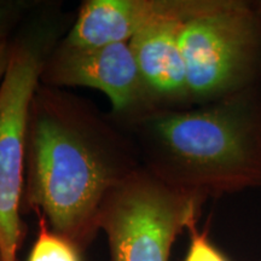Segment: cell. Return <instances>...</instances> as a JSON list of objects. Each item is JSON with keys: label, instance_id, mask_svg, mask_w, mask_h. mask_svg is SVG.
I'll use <instances>...</instances> for the list:
<instances>
[{"label": "cell", "instance_id": "6da1fadb", "mask_svg": "<svg viewBox=\"0 0 261 261\" xmlns=\"http://www.w3.org/2000/svg\"><path fill=\"white\" fill-rule=\"evenodd\" d=\"M132 139L92 108L39 85L28 117L23 202L84 252L99 231L104 198L142 163Z\"/></svg>", "mask_w": 261, "mask_h": 261}, {"label": "cell", "instance_id": "7a4b0ae2", "mask_svg": "<svg viewBox=\"0 0 261 261\" xmlns=\"http://www.w3.org/2000/svg\"><path fill=\"white\" fill-rule=\"evenodd\" d=\"M129 120L142 165L172 187L208 198L261 188V86Z\"/></svg>", "mask_w": 261, "mask_h": 261}, {"label": "cell", "instance_id": "3957f363", "mask_svg": "<svg viewBox=\"0 0 261 261\" xmlns=\"http://www.w3.org/2000/svg\"><path fill=\"white\" fill-rule=\"evenodd\" d=\"M179 46L191 107L261 86L255 0H197L181 22Z\"/></svg>", "mask_w": 261, "mask_h": 261}, {"label": "cell", "instance_id": "277c9868", "mask_svg": "<svg viewBox=\"0 0 261 261\" xmlns=\"http://www.w3.org/2000/svg\"><path fill=\"white\" fill-rule=\"evenodd\" d=\"M207 200L139 166L100 207L98 225L107 234L110 261H169L177 237L197 223Z\"/></svg>", "mask_w": 261, "mask_h": 261}, {"label": "cell", "instance_id": "5b68a950", "mask_svg": "<svg viewBox=\"0 0 261 261\" xmlns=\"http://www.w3.org/2000/svg\"><path fill=\"white\" fill-rule=\"evenodd\" d=\"M45 60L41 40L27 38L14 42L0 84V250L4 261H18L24 237L19 211L23 202L28 117Z\"/></svg>", "mask_w": 261, "mask_h": 261}, {"label": "cell", "instance_id": "8992f818", "mask_svg": "<svg viewBox=\"0 0 261 261\" xmlns=\"http://www.w3.org/2000/svg\"><path fill=\"white\" fill-rule=\"evenodd\" d=\"M41 83L55 87H90L109 98L113 112L127 119L152 108L128 42L79 47L62 42L45 60Z\"/></svg>", "mask_w": 261, "mask_h": 261}, {"label": "cell", "instance_id": "52a82bcc", "mask_svg": "<svg viewBox=\"0 0 261 261\" xmlns=\"http://www.w3.org/2000/svg\"><path fill=\"white\" fill-rule=\"evenodd\" d=\"M196 0H89L63 42L94 47L128 42L137 33L173 17H185Z\"/></svg>", "mask_w": 261, "mask_h": 261}, {"label": "cell", "instance_id": "ba28073f", "mask_svg": "<svg viewBox=\"0 0 261 261\" xmlns=\"http://www.w3.org/2000/svg\"><path fill=\"white\" fill-rule=\"evenodd\" d=\"M191 12L185 17L158 22L137 33L128 41L152 112L191 107L187 70L179 46L181 22Z\"/></svg>", "mask_w": 261, "mask_h": 261}, {"label": "cell", "instance_id": "9c48e42d", "mask_svg": "<svg viewBox=\"0 0 261 261\" xmlns=\"http://www.w3.org/2000/svg\"><path fill=\"white\" fill-rule=\"evenodd\" d=\"M38 237L27 261H81V252L73 243L51 230L46 218L40 213Z\"/></svg>", "mask_w": 261, "mask_h": 261}, {"label": "cell", "instance_id": "30bf717a", "mask_svg": "<svg viewBox=\"0 0 261 261\" xmlns=\"http://www.w3.org/2000/svg\"><path fill=\"white\" fill-rule=\"evenodd\" d=\"M197 223L191 224L188 228L190 233V244L184 261H228L227 257L212 243L207 228L198 230Z\"/></svg>", "mask_w": 261, "mask_h": 261}, {"label": "cell", "instance_id": "8fae6325", "mask_svg": "<svg viewBox=\"0 0 261 261\" xmlns=\"http://www.w3.org/2000/svg\"><path fill=\"white\" fill-rule=\"evenodd\" d=\"M28 9L24 2L0 0V37H8L9 29L21 18Z\"/></svg>", "mask_w": 261, "mask_h": 261}, {"label": "cell", "instance_id": "7c38bea8", "mask_svg": "<svg viewBox=\"0 0 261 261\" xmlns=\"http://www.w3.org/2000/svg\"><path fill=\"white\" fill-rule=\"evenodd\" d=\"M12 44L9 41L8 37H0V84L4 79L6 69H8L10 55H11Z\"/></svg>", "mask_w": 261, "mask_h": 261}, {"label": "cell", "instance_id": "4fadbf2b", "mask_svg": "<svg viewBox=\"0 0 261 261\" xmlns=\"http://www.w3.org/2000/svg\"><path fill=\"white\" fill-rule=\"evenodd\" d=\"M255 8L257 19H259V27H260V38H261V0H255Z\"/></svg>", "mask_w": 261, "mask_h": 261}, {"label": "cell", "instance_id": "5bb4252c", "mask_svg": "<svg viewBox=\"0 0 261 261\" xmlns=\"http://www.w3.org/2000/svg\"><path fill=\"white\" fill-rule=\"evenodd\" d=\"M0 261H4V260H3V254H2V250H0Z\"/></svg>", "mask_w": 261, "mask_h": 261}]
</instances>
